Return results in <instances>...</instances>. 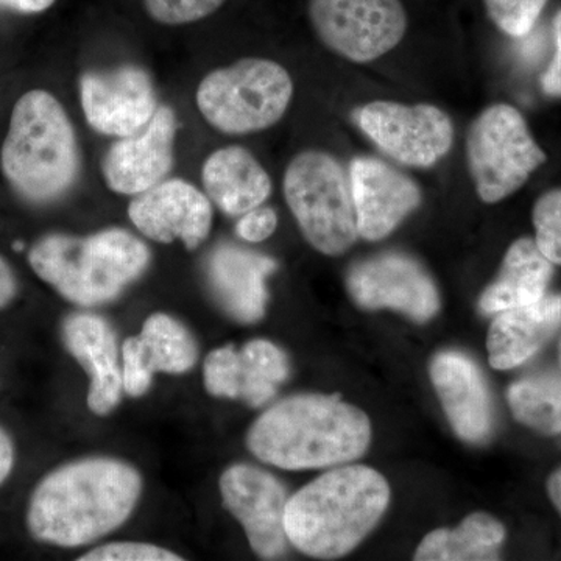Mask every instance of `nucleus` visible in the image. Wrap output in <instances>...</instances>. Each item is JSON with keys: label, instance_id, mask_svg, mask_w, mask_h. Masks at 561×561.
<instances>
[{"label": "nucleus", "instance_id": "nucleus-1", "mask_svg": "<svg viewBox=\"0 0 561 561\" xmlns=\"http://www.w3.org/2000/svg\"><path fill=\"white\" fill-rule=\"evenodd\" d=\"M142 479L116 459L65 465L39 482L28 504L32 537L47 545L77 548L105 537L130 518Z\"/></svg>", "mask_w": 561, "mask_h": 561}, {"label": "nucleus", "instance_id": "nucleus-2", "mask_svg": "<svg viewBox=\"0 0 561 561\" xmlns=\"http://www.w3.org/2000/svg\"><path fill=\"white\" fill-rule=\"evenodd\" d=\"M370 440V420L360 409L337 394H298L262 413L247 446L264 463L301 471L359 459Z\"/></svg>", "mask_w": 561, "mask_h": 561}, {"label": "nucleus", "instance_id": "nucleus-3", "mask_svg": "<svg viewBox=\"0 0 561 561\" xmlns=\"http://www.w3.org/2000/svg\"><path fill=\"white\" fill-rule=\"evenodd\" d=\"M389 502L381 472L360 465L335 468L287 501V538L313 559H341L378 526Z\"/></svg>", "mask_w": 561, "mask_h": 561}, {"label": "nucleus", "instance_id": "nucleus-4", "mask_svg": "<svg viewBox=\"0 0 561 561\" xmlns=\"http://www.w3.org/2000/svg\"><path fill=\"white\" fill-rule=\"evenodd\" d=\"M0 169L22 198L38 205L72 190L81 171L79 138L68 111L51 92L21 95L11 111Z\"/></svg>", "mask_w": 561, "mask_h": 561}, {"label": "nucleus", "instance_id": "nucleus-5", "mask_svg": "<svg viewBox=\"0 0 561 561\" xmlns=\"http://www.w3.org/2000/svg\"><path fill=\"white\" fill-rule=\"evenodd\" d=\"M150 261L146 242L122 228L83 238L54 232L28 251V264L44 283L87 308L116 300L144 275Z\"/></svg>", "mask_w": 561, "mask_h": 561}, {"label": "nucleus", "instance_id": "nucleus-6", "mask_svg": "<svg viewBox=\"0 0 561 561\" xmlns=\"http://www.w3.org/2000/svg\"><path fill=\"white\" fill-rule=\"evenodd\" d=\"M289 70L267 58H242L206 73L195 91L203 121L227 136H247L278 124L294 99Z\"/></svg>", "mask_w": 561, "mask_h": 561}, {"label": "nucleus", "instance_id": "nucleus-7", "mask_svg": "<svg viewBox=\"0 0 561 561\" xmlns=\"http://www.w3.org/2000/svg\"><path fill=\"white\" fill-rule=\"evenodd\" d=\"M284 198L306 241L327 256L356 243V206L342 162L323 150H302L284 172Z\"/></svg>", "mask_w": 561, "mask_h": 561}, {"label": "nucleus", "instance_id": "nucleus-8", "mask_svg": "<svg viewBox=\"0 0 561 561\" xmlns=\"http://www.w3.org/2000/svg\"><path fill=\"white\" fill-rule=\"evenodd\" d=\"M546 160L523 114L507 103L483 110L468 130V171L490 205L515 194Z\"/></svg>", "mask_w": 561, "mask_h": 561}, {"label": "nucleus", "instance_id": "nucleus-9", "mask_svg": "<svg viewBox=\"0 0 561 561\" xmlns=\"http://www.w3.org/2000/svg\"><path fill=\"white\" fill-rule=\"evenodd\" d=\"M308 14L321 43L353 62L389 54L409 24L401 0H308Z\"/></svg>", "mask_w": 561, "mask_h": 561}, {"label": "nucleus", "instance_id": "nucleus-10", "mask_svg": "<svg viewBox=\"0 0 561 561\" xmlns=\"http://www.w3.org/2000/svg\"><path fill=\"white\" fill-rule=\"evenodd\" d=\"M353 117L379 150L411 168L430 169L453 149L454 124L438 106L376 101Z\"/></svg>", "mask_w": 561, "mask_h": 561}, {"label": "nucleus", "instance_id": "nucleus-11", "mask_svg": "<svg viewBox=\"0 0 561 561\" xmlns=\"http://www.w3.org/2000/svg\"><path fill=\"white\" fill-rule=\"evenodd\" d=\"M79 90L84 121L108 138H125L142 130L161 105L150 73L136 65L84 70Z\"/></svg>", "mask_w": 561, "mask_h": 561}, {"label": "nucleus", "instance_id": "nucleus-12", "mask_svg": "<svg viewBox=\"0 0 561 561\" xmlns=\"http://www.w3.org/2000/svg\"><path fill=\"white\" fill-rule=\"evenodd\" d=\"M346 289L364 309H393L419 323L440 309V297L430 273L404 253H383L357 262L346 275Z\"/></svg>", "mask_w": 561, "mask_h": 561}, {"label": "nucleus", "instance_id": "nucleus-13", "mask_svg": "<svg viewBox=\"0 0 561 561\" xmlns=\"http://www.w3.org/2000/svg\"><path fill=\"white\" fill-rule=\"evenodd\" d=\"M179 131L175 110L160 105L142 130L114 140L102 161L106 187L114 194L136 197L168 180L175 165Z\"/></svg>", "mask_w": 561, "mask_h": 561}, {"label": "nucleus", "instance_id": "nucleus-14", "mask_svg": "<svg viewBox=\"0 0 561 561\" xmlns=\"http://www.w3.org/2000/svg\"><path fill=\"white\" fill-rule=\"evenodd\" d=\"M220 493L257 556L267 560L284 556L289 542L284 526L289 497L278 479L251 465H232L221 474Z\"/></svg>", "mask_w": 561, "mask_h": 561}, {"label": "nucleus", "instance_id": "nucleus-15", "mask_svg": "<svg viewBox=\"0 0 561 561\" xmlns=\"http://www.w3.org/2000/svg\"><path fill=\"white\" fill-rule=\"evenodd\" d=\"M213 206L205 191L191 181L168 179L133 197L127 213L136 230L150 241H180L184 249L197 250L213 228Z\"/></svg>", "mask_w": 561, "mask_h": 561}, {"label": "nucleus", "instance_id": "nucleus-16", "mask_svg": "<svg viewBox=\"0 0 561 561\" xmlns=\"http://www.w3.org/2000/svg\"><path fill=\"white\" fill-rule=\"evenodd\" d=\"M287 376L286 353L268 341L249 342L242 350L221 346L203 365L205 387L213 397L242 400L253 408L267 404Z\"/></svg>", "mask_w": 561, "mask_h": 561}, {"label": "nucleus", "instance_id": "nucleus-17", "mask_svg": "<svg viewBox=\"0 0 561 561\" xmlns=\"http://www.w3.org/2000/svg\"><path fill=\"white\" fill-rule=\"evenodd\" d=\"M357 230L365 241H381L420 208L423 195L408 175L376 158H356L350 165Z\"/></svg>", "mask_w": 561, "mask_h": 561}, {"label": "nucleus", "instance_id": "nucleus-18", "mask_svg": "<svg viewBox=\"0 0 561 561\" xmlns=\"http://www.w3.org/2000/svg\"><path fill=\"white\" fill-rule=\"evenodd\" d=\"M430 375L457 437L472 445L489 440L493 404L479 365L460 351H442L432 359Z\"/></svg>", "mask_w": 561, "mask_h": 561}, {"label": "nucleus", "instance_id": "nucleus-19", "mask_svg": "<svg viewBox=\"0 0 561 561\" xmlns=\"http://www.w3.org/2000/svg\"><path fill=\"white\" fill-rule=\"evenodd\" d=\"M194 337L180 321L154 313L144 323L136 337L122 345V381L130 397H142L149 391L157 371L181 375L197 362Z\"/></svg>", "mask_w": 561, "mask_h": 561}, {"label": "nucleus", "instance_id": "nucleus-20", "mask_svg": "<svg viewBox=\"0 0 561 561\" xmlns=\"http://www.w3.org/2000/svg\"><path fill=\"white\" fill-rule=\"evenodd\" d=\"M62 341L91 378L88 408L95 415H108L124 393L117 337L108 321L95 313H70L62 323Z\"/></svg>", "mask_w": 561, "mask_h": 561}, {"label": "nucleus", "instance_id": "nucleus-21", "mask_svg": "<svg viewBox=\"0 0 561 561\" xmlns=\"http://www.w3.org/2000/svg\"><path fill=\"white\" fill-rule=\"evenodd\" d=\"M276 262L241 247L220 245L208 260V280L214 298L232 319L241 323L260 321L267 306L265 279Z\"/></svg>", "mask_w": 561, "mask_h": 561}, {"label": "nucleus", "instance_id": "nucleus-22", "mask_svg": "<svg viewBox=\"0 0 561 561\" xmlns=\"http://www.w3.org/2000/svg\"><path fill=\"white\" fill-rule=\"evenodd\" d=\"M201 176L210 203L230 217H241L264 205L273 191L264 165L242 146L214 150L203 161Z\"/></svg>", "mask_w": 561, "mask_h": 561}, {"label": "nucleus", "instance_id": "nucleus-23", "mask_svg": "<svg viewBox=\"0 0 561 561\" xmlns=\"http://www.w3.org/2000/svg\"><path fill=\"white\" fill-rule=\"evenodd\" d=\"M561 327V295L497 313L491 323L486 350L490 365L511 370L534 357Z\"/></svg>", "mask_w": 561, "mask_h": 561}, {"label": "nucleus", "instance_id": "nucleus-24", "mask_svg": "<svg viewBox=\"0 0 561 561\" xmlns=\"http://www.w3.org/2000/svg\"><path fill=\"white\" fill-rule=\"evenodd\" d=\"M553 275V264L534 239L513 242L502 261L500 275L483 290L479 311L493 316L540 301Z\"/></svg>", "mask_w": 561, "mask_h": 561}, {"label": "nucleus", "instance_id": "nucleus-25", "mask_svg": "<svg viewBox=\"0 0 561 561\" xmlns=\"http://www.w3.org/2000/svg\"><path fill=\"white\" fill-rule=\"evenodd\" d=\"M505 527L486 513H472L456 529L431 531L416 549V561H479L500 559Z\"/></svg>", "mask_w": 561, "mask_h": 561}, {"label": "nucleus", "instance_id": "nucleus-26", "mask_svg": "<svg viewBox=\"0 0 561 561\" xmlns=\"http://www.w3.org/2000/svg\"><path fill=\"white\" fill-rule=\"evenodd\" d=\"M515 419L542 434H561V376L556 371L524 376L507 390Z\"/></svg>", "mask_w": 561, "mask_h": 561}, {"label": "nucleus", "instance_id": "nucleus-27", "mask_svg": "<svg viewBox=\"0 0 561 561\" xmlns=\"http://www.w3.org/2000/svg\"><path fill=\"white\" fill-rule=\"evenodd\" d=\"M486 13L501 32L523 38L537 24L548 0H483Z\"/></svg>", "mask_w": 561, "mask_h": 561}, {"label": "nucleus", "instance_id": "nucleus-28", "mask_svg": "<svg viewBox=\"0 0 561 561\" xmlns=\"http://www.w3.org/2000/svg\"><path fill=\"white\" fill-rule=\"evenodd\" d=\"M535 242L552 264L561 265V190L546 192L535 203Z\"/></svg>", "mask_w": 561, "mask_h": 561}, {"label": "nucleus", "instance_id": "nucleus-29", "mask_svg": "<svg viewBox=\"0 0 561 561\" xmlns=\"http://www.w3.org/2000/svg\"><path fill=\"white\" fill-rule=\"evenodd\" d=\"M150 20L162 25H190L219 11L227 0H142Z\"/></svg>", "mask_w": 561, "mask_h": 561}, {"label": "nucleus", "instance_id": "nucleus-30", "mask_svg": "<svg viewBox=\"0 0 561 561\" xmlns=\"http://www.w3.org/2000/svg\"><path fill=\"white\" fill-rule=\"evenodd\" d=\"M80 561H180L183 560L168 549L147 542H111L92 549Z\"/></svg>", "mask_w": 561, "mask_h": 561}, {"label": "nucleus", "instance_id": "nucleus-31", "mask_svg": "<svg viewBox=\"0 0 561 561\" xmlns=\"http://www.w3.org/2000/svg\"><path fill=\"white\" fill-rule=\"evenodd\" d=\"M278 227V214L268 206H257L239 217L236 224V234L242 241L260 243L267 241Z\"/></svg>", "mask_w": 561, "mask_h": 561}, {"label": "nucleus", "instance_id": "nucleus-32", "mask_svg": "<svg viewBox=\"0 0 561 561\" xmlns=\"http://www.w3.org/2000/svg\"><path fill=\"white\" fill-rule=\"evenodd\" d=\"M553 33H556V55L551 65L541 77L542 91L552 98H561V10L553 20Z\"/></svg>", "mask_w": 561, "mask_h": 561}, {"label": "nucleus", "instance_id": "nucleus-33", "mask_svg": "<svg viewBox=\"0 0 561 561\" xmlns=\"http://www.w3.org/2000/svg\"><path fill=\"white\" fill-rule=\"evenodd\" d=\"M18 291L16 276L3 257H0V309L5 308Z\"/></svg>", "mask_w": 561, "mask_h": 561}, {"label": "nucleus", "instance_id": "nucleus-34", "mask_svg": "<svg viewBox=\"0 0 561 561\" xmlns=\"http://www.w3.org/2000/svg\"><path fill=\"white\" fill-rule=\"evenodd\" d=\"M14 465V446L5 431L0 427V485L7 481Z\"/></svg>", "mask_w": 561, "mask_h": 561}, {"label": "nucleus", "instance_id": "nucleus-35", "mask_svg": "<svg viewBox=\"0 0 561 561\" xmlns=\"http://www.w3.org/2000/svg\"><path fill=\"white\" fill-rule=\"evenodd\" d=\"M54 3L55 0H0V5L31 14L49 10Z\"/></svg>", "mask_w": 561, "mask_h": 561}, {"label": "nucleus", "instance_id": "nucleus-36", "mask_svg": "<svg viewBox=\"0 0 561 561\" xmlns=\"http://www.w3.org/2000/svg\"><path fill=\"white\" fill-rule=\"evenodd\" d=\"M548 493L553 505H556L557 511H559L561 515V468L556 472H552L551 478H549Z\"/></svg>", "mask_w": 561, "mask_h": 561}, {"label": "nucleus", "instance_id": "nucleus-37", "mask_svg": "<svg viewBox=\"0 0 561 561\" xmlns=\"http://www.w3.org/2000/svg\"><path fill=\"white\" fill-rule=\"evenodd\" d=\"M14 249L22 250V249H24V245H22L21 242H16V245H14Z\"/></svg>", "mask_w": 561, "mask_h": 561}, {"label": "nucleus", "instance_id": "nucleus-38", "mask_svg": "<svg viewBox=\"0 0 561 561\" xmlns=\"http://www.w3.org/2000/svg\"><path fill=\"white\" fill-rule=\"evenodd\" d=\"M560 360H561V342H560Z\"/></svg>", "mask_w": 561, "mask_h": 561}]
</instances>
